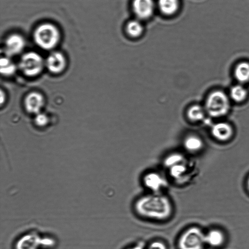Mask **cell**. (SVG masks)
<instances>
[{"instance_id":"4316f807","label":"cell","mask_w":249,"mask_h":249,"mask_svg":"<svg viewBox=\"0 0 249 249\" xmlns=\"http://www.w3.org/2000/svg\"><path fill=\"white\" fill-rule=\"evenodd\" d=\"M247 186L248 189L249 191V177L248 178L247 181Z\"/></svg>"},{"instance_id":"52a82bcc","label":"cell","mask_w":249,"mask_h":249,"mask_svg":"<svg viewBox=\"0 0 249 249\" xmlns=\"http://www.w3.org/2000/svg\"><path fill=\"white\" fill-rule=\"evenodd\" d=\"M26 40L22 35L18 33L9 35L3 44V53L5 56L11 57L20 54L24 49Z\"/></svg>"},{"instance_id":"6da1fadb","label":"cell","mask_w":249,"mask_h":249,"mask_svg":"<svg viewBox=\"0 0 249 249\" xmlns=\"http://www.w3.org/2000/svg\"><path fill=\"white\" fill-rule=\"evenodd\" d=\"M133 208L142 218L157 221L169 219L174 213V206L170 198L163 193H151L138 197Z\"/></svg>"},{"instance_id":"ffe728a7","label":"cell","mask_w":249,"mask_h":249,"mask_svg":"<svg viewBox=\"0 0 249 249\" xmlns=\"http://www.w3.org/2000/svg\"><path fill=\"white\" fill-rule=\"evenodd\" d=\"M186 160L185 157L179 153H175L169 155L163 160V165L167 169L169 167Z\"/></svg>"},{"instance_id":"484cf974","label":"cell","mask_w":249,"mask_h":249,"mask_svg":"<svg viewBox=\"0 0 249 249\" xmlns=\"http://www.w3.org/2000/svg\"><path fill=\"white\" fill-rule=\"evenodd\" d=\"M6 96L4 91L1 89L0 90V104L1 105L4 103L5 101Z\"/></svg>"},{"instance_id":"44dd1931","label":"cell","mask_w":249,"mask_h":249,"mask_svg":"<svg viewBox=\"0 0 249 249\" xmlns=\"http://www.w3.org/2000/svg\"><path fill=\"white\" fill-rule=\"evenodd\" d=\"M126 30L130 36L133 37H137L141 35L142 32L143 28L139 21L132 20L127 24Z\"/></svg>"},{"instance_id":"277c9868","label":"cell","mask_w":249,"mask_h":249,"mask_svg":"<svg viewBox=\"0 0 249 249\" xmlns=\"http://www.w3.org/2000/svg\"><path fill=\"white\" fill-rule=\"evenodd\" d=\"M205 234L197 226H191L180 235L177 241L178 249H203Z\"/></svg>"},{"instance_id":"3957f363","label":"cell","mask_w":249,"mask_h":249,"mask_svg":"<svg viewBox=\"0 0 249 249\" xmlns=\"http://www.w3.org/2000/svg\"><path fill=\"white\" fill-rule=\"evenodd\" d=\"M205 110L212 117L217 118L226 115L231 108L230 98L224 91L216 89L208 96Z\"/></svg>"},{"instance_id":"d6986e66","label":"cell","mask_w":249,"mask_h":249,"mask_svg":"<svg viewBox=\"0 0 249 249\" xmlns=\"http://www.w3.org/2000/svg\"><path fill=\"white\" fill-rule=\"evenodd\" d=\"M202 140L195 136L188 138L184 142V146L189 151L195 152L199 151L203 147Z\"/></svg>"},{"instance_id":"7a4b0ae2","label":"cell","mask_w":249,"mask_h":249,"mask_svg":"<svg viewBox=\"0 0 249 249\" xmlns=\"http://www.w3.org/2000/svg\"><path fill=\"white\" fill-rule=\"evenodd\" d=\"M33 39L35 43L45 51L53 50L61 39V33L56 25L50 22L37 25L34 30Z\"/></svg>"},{"instance_id":"e0dca14e","label":"cell","mask_w":249,"mask_h":249,"mask_svg":"<svg viewBox=\"0 0 249 249\" xmlns=\"http://www.w3.org/2000/svg\"><path fill=\"white\" fill-rule=\"evenodd\" d=\"M16 65L10 57L5 56L0 58V71L1 74L4 76L12 75L16 72Z\"/></svg>"},{"instance_id":"5bb4252c","label":"cell","mask_w":249,"mask_h":249,"mask_svg":"<svg viewBox=\"0 0 249 249\" xmlns=\"http://www.w3.org/2000/svg\"><path fill=\"white\" fill-rule=\"evenodd\" d=\"M205 243L213 247L221 246L225 242L224 234L221 231L213 229L205 234Z\"/></svg>"},{"instance_id":"603a6c76","label":"cell","mask_w":249,"mask_h":249,"mask_svg":"<svg viewBox=\"0 0 249 249\" xmlns=\"http://www.w3.org/2000/svg\"><path fill=\"white\" fill-rule=\"evenodd\" d=\"M48 122L49 118L45 114L40 112L36 115L35 123L37 126H44L48 124Z\"/></svg>"},{"instance_id":"cb8c5ba5","label":"cell","mask_w":249,"mask_h":249,"mask_svg":"<svg viewBox=\"0 0 249 249\" xmlns=\"http://www.w3.org/2000/svg\"><path fill=\"white\" fill-rule=\"evenodd\" d=\"M146 249H168V247L163 241L155 240L150 243Z\"/></svg>"},{"instance_id":"7402d4cb","label":"cell","mask_w":249,"mask_h":249,"mask_svg":"<svg viewBox=\"0 0 249 249\" xmlns=\"http://www.w3.org/2000/svg\"><path fill=\"white\" fill-rule=\"evenodd\" d=\"M205 110L200 106H194L189 110L188 116L192 121H200L204 117Z\"/></svg>"},{"instance_id":"30bf717a","label":"cell","mask_w":249,"mask_h":249,"mask_svg":"<svg viewBox=\"0 0 249 249\" xmlns=\"http://www.w3.org/2000/svg\"><path fill=\"white\" fill-rule=\"evenodd\" d=\"M211 132L215 139L222 142L229 141L234 134L232 125L226 122H219L213 124Z\"/></svg>"},{"instance_id":"2e32d148","label":"cell","mask_w":249,"mask_h":249,"mask_svg":"<svg viewBox=\"0 0 249 249\" xmlns=\"http://www.w3.org/2000/svg\"><path fill=\"white\" fill-rule=\"evenodd\" d=\"M158 5L164 14L170 15L175 13L178 8V0H159Z\"/></svg>"},{"instance_id":"8992f818","label":"cell","mask_w":249,"mask_h":249,"mask_svg":"<svg viewBox=\"0 0 249 249\" xmlns=\"http://www.w3.org/2000/svg\"><path fill=\"white\" fill-rule=\"evenodd\" d=\"M142 184L151 193H162L168 185L167 179L160 173L150 171L145 173L142 178Z\"/></svg>"},{"instance_id":"4fadbf2b","label":"cell","mask_w":249,"mask_h":249,"mask_svg":"<svg viewBox=\"0 0 249 249\" xmlns=\"http://www.w3.org/2000/svg\"><path fill=\"white\" fill-rule=\"evenodd\" d=\"M233 75L239 84H243L249 82V62L242 61L234 67Z\"/></svg>"},{"instance_id":"ba28073f","label":"cell","mask_w":249,"mask_h":249,"mask_svg":"<svg viewBox=\"0 0 249 249\" xmlns=\"http://www.w3.org/2000/svg\"><path fill=\"white\" fill-rule=\"evenodd\" d=\"M45 66L51 73L59 74L63 71L67 62L65 55L59 51L51 52L45 60Z\"/></svg>"},{"instance_id":"d4e9b609","label":"cell","mask_w":249,"mask_h":249,"mask_svg":"<svg viewBox=\"0 0 249 249\" xmlns=\"http://www.w3.org/2000/svg\"><path fill=\"white\" fill-rule=\"evenodd\" d=\"M126 249H146L145 248V244L143 242H140L138 244L128 248Z\"/></svg>"},{"instance_id":"7c38bea8","label":"cell","mask_w":249,"mask_h":249,"mask_svg":"<svg viewBox=\"0 0 249 249\" xmlns=\"http://www.w3.org/2000/svg\"><path fill=\"white\" fill-rule=\"evenodd\" d=\"M132 6L135 15L140 19L150 17L154 9L153 0H133Z\"/></svg>"},{"instance_id":"8fae6325","label":"cell","mask_w":249,"mask_h":249,"mask_svg":"<svg viewBox=\"0 0 249 249\" xmlns=\"http://www.w3.org/2000/svg\"><path fill=\"white\" fill-rule=\"evenodd\" d=\"M21 236L17 241L16 249H38L43 243L40 237L36 232H30Z\"/></svg>"},{"instance_id":"ac0fdd59","label":"cell","mask_w":249,"mask_h":249,"mask_svg":"<svg viewBox=\"0 0 249 249\" xmlns=\"http://www.w3.org/2000/svg\"><path fill=\"white\" fill-rule=\"evenodd\" d=\"M186 160L175 164L167 169L169 174L174 179H178L183 176L188 171Z\"/></svg>"},{"instance_id":"5b68a950","label":"cell","mask_w":249,"mask_h":249,"mask_svg":"<svg viewBox=\"0 0 249 249\" xmlns=\"http://www.w3.org/2000/svg\"><path fill=\"white\" fill-rule=\"evenodd\" d=\"M45 66V60L42 57L34 51H29L23 53L18 64L20 71L28 77L38 75L42 72Z\"/></svg>"},{"instance_id":"9a60e30c","label":"cell","mask_w":249,"mask_h":249,"mask_svg":"<svg viewBox=\"0 0 249 249\" xmlns=\"http://www.w3.org/2000/svg\"><path fill=\"white\" fill-rule=\"evenodd\" d=\"M248 96V91L242 84L234 85L230 89L229 97L236 103H242L246 100Z\"/></svg>"},{"instance_id":"9c48e42d","label":"cell","mask_w":249,"mask_h":249,"mask_svg":"<svg viewBox=\"0 0 249 249\" xmlns=\"http://www.w3.org/2000/svg\"><path fill=\"white\" fill-rule=\"evenodd\" d=\"M23 103L27 112L36 115L40 112L45 104V99L41 93L32 91L25 96Z\"/></svg>"}]
</instances>
